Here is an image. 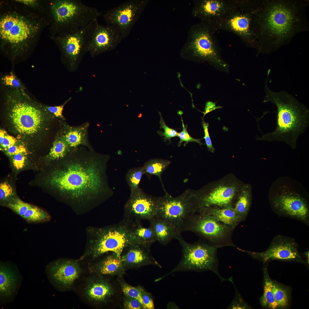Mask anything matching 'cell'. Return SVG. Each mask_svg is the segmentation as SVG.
<instances>
[{
    "mask_svg": "<svg viewBox=\"0 0 309 309\" xmlns=\"http://www.w3.org/2000/svg\"><path fill=\"white\" fill-rule=\"evenodd\" d=\"M110 156L85 147L74 148L63 158L61 167L55 169L48 179L50 185L70 203L82 205L98 204L112 196L106 173Z\"/></svg>",
    "mask_w": 309,
    "mask_h": 309,
    "instance_id": "obj_1",
    "label": "cell"
},
{
    "mask_svg": "<svg viewBox=\"0 0 309 309\" xmlns=\"http://www.w3.org/2000/svg\"><path fill=\"white\" fill-rule=\"evenodd\" d=\"M308 4L306 0H261L251 21L258 54L272 53L289 43L298 33L308 31L305 13Z\"/></svg>",
    "mask_w": 309,
    "mask_h": 309,
    "instance_id": "obj_2",
    "label": "cell"
},
{
    "mask_svg": "<svg viewBox=\"0 0 309 309\" xmlns=\"http://www.w3.org/2000/svg\"><path fill=\"white\" fill-rule=\"evenodd\" d=\"M3 110L10 128L27 142L38 139L55 118L26 93L1 85Z\"/></svg>",
    "mask_w": 309,
    "mask_h": 309,
    "instance_id": "obj_3",
    "label": "cell"
},
{
    "mask_svg": "<svg viewBox=\"0 0 309 309\" xmlns=\"http://www.w3.org/2000/svg\"><path fill=\"white\" fill-rule=\"evenodd\" d=\"M265 81L266 95L263 102H271L276 106L277 110V126L275 130L266 134H262L257 140L272 142H284L291 147L296 148L299 136L303 134L309 122V110L292 95L284 91L275 92L269 88L267 80Z\"/></svg>",
    "mask_w": 309,
    "mask_h": 309,
    "instance_id": "obj_4",
    "label": "cell"
},
{
    "mask_svg": "<svg viewBox=\"0 0 309 309\" xmlns=\"http://www.w3.org/2000/svg\"><path fill=\"white\" fill-rule=\"evenodd\" d=\"M207 22L191 26L180 51L184 59L198 63L207 62L218 70L227 72L229 66L222 58L218 41Z\"/></svg>",
    "mask_w": 309,
    "mask_h": 309,
    "instance_id": "obj_5",
    "label": "cell"
},
{
    "mask_svg": "<svg viewBox=\"0 0 309 309\" xmlns=\"http://www.w3.org/2000/svg\"><path fill=\"white\" fill-rule=\"evenodd\" d=\"M245 183L232 174L193 190L192 204L193 214L206 208L233 207Z\"/></svg>",
    "mask_w": 309,
    "mask_h": 309,
    "instance_id": "obj_6",
    "label": "cell"
},
{
    "mask_svg": "<svg viewBox=\"0 0 309 309\" xmlns=\"http://www.w3.org/2000/svg\"><path fill=\"white\" fill-rule=\"evenodd\" d=\"M51 3L54 29L58 35L73 32L101 15L96 8L80 0H56Z\"/></svg>",
    "mask_w": 309,
    "mask_h": 309,
    "instance_id": "obj_7",
    "label": "cell"
},
{
    "mask_svg": "<svg viewBox=\"0 0 309 309\" xmlns=\"http://www.w3.org/2000/svg\"><path fill=\"white\" fill-rule=\"evenodd\" d=\"M234 229L210 215L196 213L190 215L185 219L180 231H191L217 248L226 246L236 247L232 240Z\"/></svg>",
    "mask_w": 309,
    "mask_h": 309,
    "instance_id": "obj_8",
    "label": "cell"
},
{
    "mask_svg": "<svg viewBox=\"0 0 309 309\" xmlns=\"http://www.w3.org/2000/svg\"><path fill=\"white\" fill-rule=\"evenodd\" d=\"M177 239L182 248L181 259L177 266L164 277L177 272L210 270L222 279L215 270L217 248L205 241L188 243L183 239L181 234Z\"/></svg>",
    "mask_w": 309,
    "mask_h": 309,
    "instance_id": "obj_9",
    "label": "cell"
},
{
    "mask_svg": "<svg viewBox=\"0 0 309 309\" xmlns=\"http://www.w3.org/2000/svg\"><path fill=\"white\" fill-rule=\"evenodd\" d=\"M97 19L93 20L77 31L58 35L54 39L61 51L62 61L70 71L76 70L88 47Z\"/></svg>",
    "mask_w": 309,
    "mask_h": 309,
    "instance_id": "obj_10",
    "label": "cell"
},
{
    "mask_svg": "<svg viewBox=\"0 0 309 309\" xmlns=\"http://www.w3.org/2000/svg\"><path fill=\"white\" fill-rule=\"evenodd\" d=\"M253 13L243 12L235 8L225 15L208 23L214 33L220 30L233 33L239 37L246 47L258 51V41L251 26Z\"/></svg>",
    "mask_w": 309,
    "mask_h": 309,
    "instance_id": "obj_11",
    "label": "cell"
},
{
    "mask_svg": "<svg viewBox=\"0 0 309 309\" xmlns=\"http://www.w3.org/2000/svg\"><path fill=\"white\" fill-rule=\"evenodd\" d=\"M148 0H129L105 11L107 25L116 29L123 38L129 34L149 2Z\"/></svg>",
    "mask_w": 309,
    "mask_h": 309,
    "instance_id": "obj_12",
    "label": "cell"
},
{
    "mask_svg": "<svg viewBox=\"0 0 309 309\" xmlns=\"http://www.w3.org/2000/svg\"><path fill=\"white\" fill-rule=\"evenodd\" d=\"M193 190L189 189L174 197L165 193V195L161 197L159 209L155 216L167 221L181 232L184 221L193 214Z\"/></svg>",
    "mask_w": 309,
    "mask_h": 309,
    "instance_id": "obj_13",
    "label": "cell"
},
{
    "mask_svg": "<svg viewBox=\"0 0 309 309\" xmlns=\"http://www.w3.org/2000/svg\"><path fill=\"white\" fill-rule=\"evenodd\" d=\"M298 245L294 238L278 235L273 239L268 248L262 252L239 250L246 252L253 258L265 264L272 260L294 261L304 263L298 251Z\"/></svg>",
    "mask_w": 309,
    "mask_h": 309,
    "instance_id": "obj_14",
    "label": "cell"
},
{
    "mask_svg": "<svg viewBox=\"0 0 309 309\" xmlns=\"http://www.w3.org/2000/svg\"><path fill=\"white\" fill-rule=\"evenodd\" d=\"M269 200L273 211L278 215L294 219L309 225L308 205L301 195L284 192L271 196Z\"/></svg>",
    "mask_w": 309,
    "mask_h": 309,
    "instance_id": "obj_15",
    "label": "cell"
},
{
    "mask_svg": "<svg viewBox=\"0 0 309 309\" xmlns=\"http://www.w3.org/2000/svg\"><path fill=\"white\" fill-rule=\"evenodd\" d=\"M161 197H154L145 193L140 187L125 204V218L148 221L154 217L158 210Z\"/></svg>",
    "mask_w": 309,
    "mask_h": 309,
    "instance_id": "obj_16",
    "label": "cell"
},
{
    "mask_svg": "<svg viewBox=\"0 0 309 309\" xmlns=\"http://www.w3.org/2000/svg\"><path fill=\"white\" fill-rule=\"evenodd\" d=\"M96 239L94 251L96 256L111 251L121 258L127 243L125 229L122 221L98 229Z\"/></svg>",
    "mask_w": 309,
    "mask_h": 309,
    "instance_id": "obj_17",
    "label": "cell"
},
{
    "mask_svg": "<svg viewBox=\"0 0 309 309\" xmlns=\"http://www.w3.org/2000/svg\"><path fill=\"white\" fill-rule=\"evenodd\" d=\"M17 267L11 261L0 262V304L14 301L22 281Z\"/></svg>",
    "mask_w": 309,
    "mask_h": 309,
    "instance_id": "obj_18",
    "label": "cell"
},
{
    "mask_svg": "<svg viewBox=\"0 0 309 309\" xmlns=\"http://www.w3.org/2000/svg\"><path fill=\"white\" fill-rule=\"evenodd\" d=\"M34 29L31 24L18 16L7 15L0 21L1 37L15 46L29 39L34 32Z\"/></svg>",
    "mask_w": 309,
    "mask_h": 309,
    "instance_id": "obj_19",
    "label": "cell"
},
{
    "mask_svg": "<svg viewBox=\"0 0 309 309\" xmlns=\"http://www.w3.org/2000/svg\"><path fill=\"white\" fill-rule=\"evenodd\" d=\"M123 38L115 29L109 25L98 23L92 35L88 52L93 57L115 48Z\"/></svg>",
    "mask_w": 309,
    "mask_h": 309,
    "instance_id": "obj_20",
    "label": "cell"
},
{
    "mask_svg": "<svg viewBox=\"0 0 309 309\" xmlns=\"http://www.w3.org/2000/svg\"><path fill=\"white\" fill-rule=\"evenodd\" d=\"M194 2L193 16L208 23L237 8L233 0H195Z\"/></svg>",
    "mask_w": 309,
    "mask_h": 309,
    "instance_id": "obj_21",
    "label": "cell"
},
{
    "mask_svg": "<svg viewBox=\"0 0 309 309\" xmlns=\"http://www.w3.org/2000/svg\"><path fill=\"white\" fill-rule=\"evenodd\" d=\"M45 271L50 281L63 287L72 284L79 274L78 270L75 265L68 261L61 260L47 264Z\"/></svg>",
    "mask_w": 309,
    "mask_h": 309,
    "instance_id": "obj_22",
    "label": "cell"
},
{
    "mask_svg": "<svg viewBox=\"0 0 309 309\" xmlns=\"http://www.w3.org/2000/svg\"><path fill=\"white\" fill-rule=\"evenodd\" d=\"M124 226L127 244H134L150 247L157 241L151 228L144 227L140 220L126 218L122 221Z\"/></svg>",
    "mask_w": 309,
    "mask_h": 309,
    "instance_id": "obj_23",
    "label": "cell"
},
{
    "mask_svg": "<svg viewBox=\"0 0 309 309\" xmlns=\"http://www.w3.org/2000/svg\"><path fill=\"white\" fill-rule=\"evenodd\" d=\"M61 126L60 133L70 147L76 148L83 146L93 150L88 138V122L77 126H72L64 122H62Z\"/></svg>",
    "mask_w": 309,
    "mask_h": 309,
    "instance_id": "obj_24",
    "label": "cell"
},
{
    "mask_svg": "<svg viewBox=\"0 0 309 309\" xmlns=\"http://www.w3.org/2000/svg\"><path fill=\"white\" fill-rule=\"evenodd\" d=\"M149 221L157 241L162 244H167L172 239H177L181 234L179 230L169 223L156 216Z\"/></svg>",
    "mask_w": 309,
    "mask_h": 309,
    "instance_id": "obj_25",
    "label": "cell"
},
{
    "mask_svg": "<svg viewBox=\"0 0 309 309\" xmlns=\"http://www.w3.org/2000/svg\"><path fill=\"white\" fill-rule=\"evenodd\" d=\"M197 213L210 215L222 223L234 229L242 222L232 206L207 208Z\"/></svg>",
    "mask_w": 309,
    "mask_h": 309,
    "instance_id": "obj_26",
    "label": "cell"
},
{
    "mask_svg": "<svg viewBox=\"0 0 309 309\" xmlns=\"http://www.w3.org/2000/svg\"><path fill=\"white\" fill-rule=\"evenodd\" d=\"M129 249L121 256L122 262L128 264H138L150 262L152 258L148 250L149 246L134 244H127Z\"/></svg>",
    "mask_w": 309,
    "mask_h": 309,
    "instance_id": "obj_27",
    "label": "cell"
},
{
    "mask_svg": "<svg viewBox=\"0 0 309 309\" xmlns=\"http://www.w3.org/2000/svg\"><path fill=\"white\" fill-rule=\"evenodd\" d=\"M252 199L251 185L245 183L242 188L233 207L242 221L246 219L250 210Z\"/></svg>",
    "mask_w": 309,
    "mask_h": 309,
    "instance_id": "obj_28",
    "label": "cell"
},
{
    "mask_svg": "<svg viewBox=\"0 0 309 309\" xmlns=\"http://www.w3.org/2000/svg\"><path fill=\"white\" fill-rule=\"evenodd\" d=\"M74 149L69 145L60 133L54 141L46 158L49 162L58 160L68 155Z\"/></svg>",
    "mask_w": 309,
    "mask_h": 309,
    "instance_id": "obj_29",
    "label": "cell"
},
{
    "mask_svg": "<svg viewBox=\"0 0 309 309\" xmlns=\"http://www.w3.org/2000/svg\"><path fill=\"white\" fill-rule=\"evenodd\" d=\"M171 162L169 160L155 158L147 161L142 166L144 175H146L149 179L152 175L156 176L158 177L165 193L167 192L162 182L161 175Z\"/></svg>",
    "mask_w": 309,
    "mask_h": 309,
    "instance_id": "obj_30",
    "label": "cell"
},
{
    "mask_svg": "<svg viewBox=\"0 0 309 309\" xmlns=\"http://www.w3.org/2000/svg\"><path fill=\"white\" fill-rule=\"evenodd\" d=\"M264 275V292L260 298V303L263 307L269 309H280L279 306L275 300L272 290L271 279L267 269V265L263 269Z\"/></svg>",
    "mask_w": 309,
    "mask_h": 309,
    "instance_id": "obj_31",
    "label": "cell"
},
{
    "mask_svg": "<svg viewBox=\"0 0 309 309\" xmlns=\"http://www.w3.org/2000/svg\"><path fill=\"white\" fill-rule=\"evenodd\" d=\"M272 290L276 301L280 309L287 308L289 306L291 290L289 287L271 280Z\"/></svg>",
    "mask_w": 309,
    "mask_h": 309,
    "instance_id": "obj_32",
    "label": "cell"
},
{
    "mask_svg": "<svg viewBox=\"0 0 309 309\" xmlns=\"http://www.w3.org/2000/svg\"><path fill=\"white\" fill-rule=\"evenodd\" d=\"M22 218L28 222L38 223L49 221L51 219V217L46 211L32 205L27 211Z\"/></svg>",
    "mask_w": 309,
    "mask_h": 309,
    "instance_id": "obj_33",
    "label": "cell"
},
{
    "mask_svg": "<svg viewBox=\"0 0 309 309\" xmlns=\"http://www.w3.org/2000/svg\"><path fill=\"white\" fill-rule=\"evenodd\" d=\"M144 175L143 167H134L129 169L125 176L126 181L132 194L139 187V185Z\"/></svg>",
    "mask_w": 309,
    "mask_h": 309,
    "instance_id": "obj_34",
    "label": "cell"
},
{
    "mask_svg": "<svg viewBox=\"0 0 309 309\" xmlns=\"http://www.w3.org/2000/svg\"><path fill=\"white\" fill-rule=\"evenodd\" d=\"M111 293L110 286L106 284L101 283L94 284L90 287L88 292L90 298L98 301L104 300Z\"/></svg>",
    "mask_w": 309,
    "mask_h": 309,
    "instance_id": "obj_35",
    "label": "cell"
},
{
    "mask_svg": "<svg viewBox=\"0 0 309 309\" xmlns=\"http://www.w3.org/2000/svg\"><path fill=\"white\" fill-rule=\"evenodd\" d=\"M122 261L121 258L115 254L108 257L103 262L101 266L100 272L103 274H110L116 272L120 268Z\"/></svg>",
    "mask_w": 309,
    "mask_h": 309,
    "instance_id": "obj_36",
    "label": "cell"
},
{
    "mask_svg": "<svg viewBox=\"0 0 309 309\" xmlns=\"http://www.w3.org/2000/svg\"><path fill=\"white\" fill-rule=\"evenodd\" d=\"M0 81L1 85L5 86L18 90L22 92H26L25 86L17 77L13 70L1 76Z\"/></svg>",
    "mask_w": 309,
    "mask_h": 309,
    "instance_id": "obj_37",
    "label": "cell"
},
{
    "mask_svg": "<svg viewBox=\"0 0 309 309\" xmlns=\"http://www.w3.org/2000/svg\"><path fill=\"white\" fill-rule=\"evenodd\" d=\"M5 206L21 217L32 206L17 197H13L5 204Z\"/></svg>",
    "mask_w": 309,
    "mask_h": 309,
    "instance_id": "obj_38",
    "label": "cell"
},
{
    "mask_svg": "<svg viewBox=\"0 0 309 309\" xmlns=\"http://www.w3.org/2000/svg\"><path fill=\"white\" fill-rule=\"evenodd\" d=\"M159 113L160 116V128L161 129H163L164 132H163L161 130H159L157 131V133L161 136H164L163 138L164 139V142H167L168 140L169 143L171 142V138L178 137L179 132L175 130L168 127L165 124L161 113Z\"/></svg>",
    "mask_w": 309,
    "mask_h": 309,
    "instance_id": "obj_39",
    "label": "cell"
},
{
    "mask_svg": "<svg viewBox=\"0 0 309 309\" xmlns=\"http://www.w3.org/2000/svg\"><path fill=\"white\" fill-rule=\"evenodd\" d=\"M181 116L182 122L183 130L181 132L179 133L178 137L179 138L180 141L178 144V146L179 147L181 145L182 143L183 142H185L184 144V146H185L186 144L189 142H195L199 144L200 146H201L202 144H205L201 142V140L202 138L199 139H195L193 138L190 135H189L187 131L188 127L187 125H185L184 124L181 114Z\"/></svg>",
    "mask_w": 309,
    "mask_h": 309,
    "instance_id": "obj_40",
    "label": "cell"
},
{
    "mask_svg": "<svg viewBox=\"0 0 309 309\" xmlns=\"http://www.w3.org/2000/svg\"><path fill=\"white\" fill-rule=\"evenodd\" d=\"M122 290L126 295L138 300L142 305L143 308L145 309L142 301L141 290L126 284L123 285Z\"/></svg>",
    "mask_w": 309,
    "mask_h": 309,
    "instance_id": "obj_41",
    "label": "cell"
},
{
    "mask_svg": "<svg viewBox=\"0 0 309 309\" xmlns=\"http://www.w3.org/2000/svg\"><path fill=\"white\" fill-rule=\"evenodd\" d=\"M13 189L11 186L6 182L0 185V199L1 201H7L6 203L12 198Z\"/></svg>",
    "mask_w": 309,
    "mask_h": 309,
    "instance_id": "obj_42",
    "label": "cell"
},
{
    "mask_svg": "<svg viewBox=\"0 0 309 309\" xmlns=\"http://www.w3.org/2000/svg\"><path fill=\"white\" fill-rule=\"evenodd\" d=\"M71 97L69 98L63 104L59 106H45V107L55 117L64 120H65V118L63 114L64 108L66 105L71 100Z\"/></svg>",
    "mask_w": 309,
    "mask_h": 309,
    "instance_id": "obj_43",
    "label": "cell"
},
{
    "mask_svg": "<svg viewBox=\"0 0 309 309\" xmlns=\"http://www.w3.org/2000/svg\"><path fill=\"white\" fill-rule=\"evenodd\" d=\"M201 119L202 121L201 123L204 132V136L203 138L205 139V144L206 145L207 149L208 151L213 153L215 151V149L212 145L211 140L208 131L209 123H206L204 121L203 117H202Z\"/></svg>",
    "mask_w": 309,
    "mask_h": 309,
    "instance_id": "obj_44",
    "label": "cell"
},
{
    "mask_svg": "<svg viewBox=\"0 0 309 309\" xmlns=\"http://www.w3.org/2000/svg\"><path fill=\"white\" fill-rule=\"evenodd\" d=\"M26 154L19 153L11 156L13 164L17 169H21L25 166L26 161Z\"/></svg>",
    "mask_w": 309,
    "mask_h": 309,
    "instance_id": "obj_45",
    "label": "cell"
},
{
    "mask_svg": "<svg viewBox=\"0 0 309 309\" xmlns=\"http://www.w3.org/2000/svg\"><path fill=\"white\" fill-rule=\"evenodd\" d=\"M231 309H248L250 307L245 302L239 293L237 292L235 299L229 307Z\"/></svg>",
    "mask_w": 309,
    "mask_h": 309,
    "instance_id": "obj_46",
    "label": "cell"
},
{
    "mask_svg": "<svg viewBox=\"0 0 309 309\" xmlns=\"http://www.w3.org/2000/svg\"><path fill=\"white\" fill-rule=\"evenodd\" d=\"M5 151L6 154L11 156L19 153H26L25 147L17 142L9 146Z\"/></svg>",
    "mask_w": 309,
    "mask_h": 309,
    "instance_id": "obj_47",
    "label": "cell"
},
{
    "mask_svg": "<svg viewBox=\"0 0 309 309\" xmlns=\"http://www.w3.org/2000/svg\"><path fill=\"white\" fill-rule=\"evenodd\" d=\"M125 308L139 309L143 308L142 305L137 300L128 296L124 304Z\"/></svg>",
    "mask_w": 309,
    "mask_h": 309,
    "instance_id": "obj_48",
    "label": "cell"
},
{
    "mask_svg": "<svg viewBox=\"0 0 309 309\" xmlns=\"http://www.w3.org/2000/svg\"><path fill=\"white\" fill-rule=\"evenodd\" d=\"M142 296L143 302L145 309H154V305L153 300L148 294L142 291Z\"/></svg>",
    "mask_w": 309,
    "mask_h": 309,
    "instance_id": "obj_49",
    "label": "cell"
},
{
    "mask_svg": "<svg viewBox=\"0 0 309 309\" xmlns=\"http://www.w3.org/2000/svg\"><path fill=\"white\" fill-rule=\"evenodd\" d=\"M17 141L13 137L6 134L2 143L0 144L1 148L5 150L11 145L15 144Z\"/></svg>",
    "mask_w": 309,
    "mask_h": 309,
    "instance_id": "obj_50",
    "label": "cell"
},
{
    "mask_svg": "<svg viewBox=\"0 0 309 309\" xmlns=\"http://www.w3.org/2000/svg\"><path fill=\"white\" fill-rule=\"evenodd\" d=\"M221 106H216V103L211 101H208L206 104L204 112L203 113L204 118L207 113L217 109L222 108Z\"/></svg>",
    "mask_w": 309,
    "mask_h": 309,
    "instance_id": "obj_51",
    "label": "cell"
},
{
    "mask_svg": "<svg viewBox=\"0 0 309 309\" xmlns=\"http://www.w3.org/2000/svg\"><path fill=\"white\" fill-rule=\"evenodd\" d=\"M15 1L29 6H35L37 4L36 1L35 0H17Z\"/></svg>",
    "mask_w": 309,
    "mask_h": 309,
    "instance_id": "obj_52",
    "label": "cell"
},
{
    "mask_svg": "<svg viewBox=\"0 0 309 309\" xmlns=\"http://www.w3.org/2000/svg\"><path fill=\"white\" fill-rule=\"evenodd\" d=\"M6 134V132L5 130L1 129L0 131V144H1L2 143Z\"/></svg>",
    "mask_w": 309,
    "mask_h": 309,
    "instance_id": "obj_53",
    "label": "cell"
}]
</instances>
